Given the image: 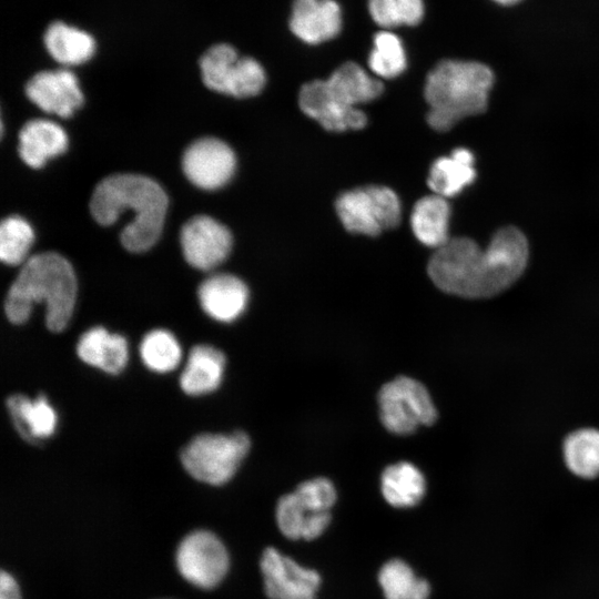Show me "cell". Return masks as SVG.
Masks as SVG:
<instances>
[{
  "mask_svg": "<svg viewBox=\"0 0 599 599\" xmlns=\"http://www.w3.org/2000/svg\"><path fill=\"white\" fill-rule=\"evenodd\" d=\"M529 257L526 236L514 226L498 230L481 248L468 237L450 238L429 258L427 272L443 292L467 297H491L515 283Z\"/></svg>",
  "mask_w": 599,
  "mask_h": 599,
  "instance_id": "6da1fadb",
  "label": "cell"
},
{
  "mask_svg": "<svg viewBox=\"0 0 599 599\" xmlns=\"http://www.w3.org/2000/svg\"><path fill=\"white\" fill-rule=\"evenodd\" d=\"M167 196L152 179L139 174H114L94 189L90 211L102 225H111L123 213L131 220L122 230V245L130 252L149 250L159 240L166 215Z\"/></svg>",
  "mask_w": 599,
  "mask_h": 599,
  "instance_id": "7a4b0ae2",
  "label": "cell"
},
{
  "mask_svg": "<svg viewBox=\"0 0 599 599\" xmlns=\"http://www.w3.org/2000/svg\"><path fill=\"white\" fill-rule=\"evenodd\" d=\"M77 298L74 271L54 252L29 257L6 297L4 312L13 324L24 323L34 304L47 306L45 323L50 331H63L73 313Z\"/></svg>",
  "mask_w": 599,
  "mask_h": 599,
  "instance_id": "3957f363",
  "label": "cell"
},
{
  "mask_svg": "<svg viewBox=\"0 0 599 599\" xmlns=\"http://www.w3.org/2000/svg\"><path fill=\"white\" fill-rule=\"evenodd\" d=\"M383 84L355 62L337 68L328 79L305 83L298 97L302 111L333 132L359 130L367 119L357 105L380 95Z\"/></svg>",
  "mask_w": 599,
  "mask_h": 599,
  "instance_id": "277c9868",
  "label": "cell"
},
{
  "mask_svg": "<svg viewBox=\"0 0 599 599\" xmlns=\"http://www.w3.org/2000/svg\"><path fill=\"white\" fill-rule=\"evenodd\" d=\"M494 73L475 61L443 60L428 73L424 95L429 105L428 124L448 131L466 116L486 111Z\"/></svg>",
  "mask_w": 599,
  "mask_h": 599,
  "instance_id": "5b68a950",
  "label": "cell"
},
{
  "mask_svg": "<svg viewBox=\"0 0 599 599\" xmlns=\"http://www.w3.org/2000/svg\"><path fill=\"white\" fill-rule=\"evenodd\" d=\"M250 449V438L243 432L229 435L201 434L181 451L185 470L195 479L223 485L236 473Z\"/></svg>",
  "mask_w": 599,
  "mask_h": 599,
  "instance_id": "8992f818",
  "label": "cell"
},
{
  "mask_svg": "<svg viewBox=\"0 0 599 599\" xmlns=\"http://www.w3.org/2000/svg\"><path fill=\"white\" fill-rule=\"evenodd\" d=\"M336 212L348 232L368 236L396 227L402 216L396 193L380 185L344 192L336 200Z\"/></svg>",
  "mask_w": 599,
  "mask_h": 599,
  "instance_id": "52a82bcc",
  "label": "cell"
},
{
  "mask_svg": "<svg viewBox=\"0 0 599 599\" xmlns=\"http://www.w3.org/2000/svg\"><path fill=\"white\" fill-rule=\"evenodd\" d=\"M204 84L216 92L235 98L258 94L265 84V72L253 58L240 57L226 43L211 47L200 59Z\"/></svg>",
  "mask_w": 599,
  "mask_h": 599,
  "instance_id": "ba28073f",
  "label": "cell"
},
{
  "mask_svg": "<svg viewBox=\"0 0 599 599\" xmlns=\"http://www.w3.org/2000/svg\"><path fill=\"white\" fill-rule=\"evenodd\" d=\"M378 404L383 425L397 435H408L419 426L432 425L437 417L426 387L406 376L385 384L378 394Z\"/></svg>",
  "mask_w": 599,
  "mask_h": 599,
  "instance_id": "9c48e42d",
  "label": "cell"
},
{
  "mask_svg": "<svg viewBox=\"0 0 599 599\" xmlns=\"http://www.w3.org/2000/svg\"><path fill=\"white\" fill-rule=\"evenodd\" d=\"M229 565L225 546L211 531H193L177 547V569L186 581L197 588L216 587L227 573Z\"/></svg>",
  "mask_w": 599,
  "mask_h": 599,
  "instance_id": "30bf717a",
  "label": "cell"
},
{
  "mask_svg": "<svg viewBox=\"0 0 599 599\" xmlns=\"http://www.w3.org/2000/svg\"><path fill=\"white\" fill-rule=\"evenodd\" d=\"M260 567L270 599H315L321 585L317 571L301 566L273 547L263 551Z\"/></svg>",
  "mask_w": 599,
  "mask_h": 599,
  "instance_id": "8fae6325",
  "label": "cell"
},
{
  "mask_svg": "<svg viewBox=\"0 0 599 599\" xmlns=\"http://www.w3.org/2000/svg\"><path fill=\"white\" fill-rule=\"evenodd\" d=\"M235 166L232 149L215 138L196 140L185 150L182 159L185 176L203 190L224 186L233 176Z\"/></svg>",
  "mask_w": 599,
  "mask_h": 599,
  "instance_id": "7c38bea8",
  "label": "cell"
},
{
  "mask_svg": "<svg viewBox=\"0 0 599 599\" xmlns=\"http://www.w3.org/2000/svg\"><path fill=\"white\" fill-rule=\"evenodd\" d=\"M180 238L186 262L202 271L219 266L232 248V234L229 229L206 215L190 219L183 225Z\"/></svg>",
  "mask_w": 599,
  "mask_h": 599,
  "instance_id": "4fadbf2b",
  "label": "cell"
},
{
  "mask_svg": "<svg viewBox=\"0 0 599 599\" xmlns=\"http://www.w3.org/2000/svg\"><path fill=\"white\" fill-rule=\"evenodd\" d=\"M27 97L41 110L69 118L83 103L77 77L68 70L42 71L26 85Z\"/></svg>",
  "mask_w": 599,
  "mask_h": 599,
  "instance_id": "5bb4252c",
  "label": "cell"
},
{
  "mask_svg": "<svg viewBox=\"0 0 599 599\" xmlns=\"http://www.w3.org/2000/svg\"><path fill=\"white\" fill-rule=\"evenodd\" d=\"M199 301L203 311L215 321L230 323L238 318L248 302L245 283L227 273L207 277L199 287Z\"/></svg>",
  "mask_w": 599,
  "mask_h": 599,
  "instance_id": "9a60e30c",
  "label": "cell"
},
{
  "mask_svg": "<svg viewBox=\"0 0 599 599\" xmlns=\"http://www.w3.org/2000/svg\"><path fill=\"white\" fill-rule=\"evenodd\" d=\"M342 27L341 9L334 0H294L290 28L309 44L333 39Z\"/></svg>",
  "mask_w": 599,
  "mask_h": 599,
  "instance_id": "2e32d148",
  "label": "cell"
},
{
  "mask_svg": "<svg viewBox=\"0 0 599 599\" xmlns=\"http://www.w3.org/2000/svg\"><path fill=\"white\" fill-rule=\"evenodd\" d=\"M275 518L278 529L286 538L313 540L325 531L331 514L315 510L293 491L280 498Z\"/></svg>",
  "mask_w": 599,
  "mask_h": 599,
  "instance_id": "e0dca14e",
  "label": "cell"
},
{
  "mask_svg": "<svg viewBox=\"0 0 599 599\" xmlns=\"http://www.w3.org/2000/svg\"><path fill=\"white\" fill-rule=\"evenodd\" d=\"M68 136L57 123L37 119L27 122L19 133V153L29 166L41 167L49 159L63 153Z\"/></svg>",
  "mask_w": 599,
  "mask_h": 599,
  "instance_id": "ac0fdd59",
  "label": "cell"
},
{
  "mask_svg": "<svg viewBox=\"0 0 599 599\" xmlns=\"http://www.w3.org/2000/svg\"><path fill=\"white\" fill-rule=\"evenodd\" d=\"M77 353L84 363L110 374L120 373L128 362L125 338L103 327L87 331L78 342Z\"/></svg>",
  "mask_w": 599,
  "mask_h": 599,
  "instance_id": "d6986e66",
  "label": "cell"
},
{
  "mask_svg": "<svg viewBox=\"0 0 599 599\" xmlns=\"http://www.w3.org/2000/svg\"><path fill=\"white\" fill-rule=\"evenodd\" d=\"M224 354L210 345L194 346L181 375V388L189 395L197 396L215 390L223 378Z\"/></svg>",
  "mask_w": 599,
  "mask_h": 599,
  "instance_id": "ffe728a7",
  "label": "cell"
},
{
  "mask_svg": "<svg viewBox=\"0 0 599 599\" xmlns=\"http://www.w3.org/2000/svg\"><path fill=\"white\" fill-rule=\"evenodd\" d=\"M7 407L20 435L28 441L50 437L57 426V414L45 396L29 399L24 395L16 394L7 399Z\"/></svg>",
  "mask_w": 599,
  "mask_h": 599,
  "instance_id": "44dd1931",
  "label": "cell"
},
{
  "mask_svg": "<svg viewBox=\"0 0 599 599\" xmlns=\"http://www.w3.org/2000/svg\"><path fill=\"white\" fill-rule=\"evenodd\" d=\"M475 177L473 153L457 148L449 156H441L433 163L427 184L434 194L446 199L460 193Z\"/></svg>",
  "mask_w": 599,
  "mask_h": 599,
  "instance_id": "7402d4cb",
  "label": "cell"
},
{
  "mask_svg": "<svg viewBox=\"0 0 599 599\" xmlns=\"http://www.w3.org/2000/svg\"><path fill=\"white\" fill-rule=\"evenodd\" d=\"M449 216L450 207L445 197L437 194L424 196L413 207V233L420 243L437 250L450 240Z\"/></svg>",
  "mask_w": 599,
  "mask_h": 599,
  "instance_id": "603a6c76",
  "label": "cell"
},
{
  "mask_svg": "<svg viewBox=\"0 0 599 599\" xmlns=\"http://www.w3.org/2000/svg\"><path fill=\"white\" fill-rule=\"evenodd\" d=\"M380 489L385 500L393 507H413L424 497L426 480L415 465L399 461L385 468L380 477Z\"/></svg>",
  "mask_w": 599,
  "mask_h": 599,
  "instance_id": "cb8c5ba5",
  "label": "cell"
},
{
  "mask_svg": "<svg viewBox=\"0 0 599 599\" xmlns=\"http://www.w3.org/2000/svg\"><path fill=\"white\" fill-rule=\"evenodd\" d=\"M44 44L50 55L65 65L81 64L95 51V41L89 33L60 21L49 26Z\"/></svg>",
  "mask_w": 599,
  "mask_h": 599,
  "instance_id": "d4e9b609",
  "label": "cell"
},
{
  "mask_svg": "<svg viewBox=\"0 0 599 599\" xmlns=\"http://www.w3.org/2000/svg\"><path fill=\"white\" fill-rule=\"evenodd\" d=\"M378 582L386 599H428L430 593L427 580L417 577L400 559H392L382 566Z\"/></svg>",
  "mask_w": 599,
  "mask_h": 599,
  "instance_id": "484cf974",
  "label": "cell"
},
{
  "mask_svg": "<svg viewBox=\"0 0 599 599\" xmlns=\"http://www.w3.org/2000/svg\"><path fill=\"white\" fill-rule=\"evenodd\" d=\"M564 458L567 467L582 478H595L599 475V430L595 428L578 429L568 435L564 441Z\"/></svg>",
  "mask_w": 599,
  "mask_h": 599,
  "instance_id": "4316f807",
  "label": "cell"
},
{
  "mask_svg": "<svg viewBox=\"0 0 599 599\" xmlns=\"http://www.w3.org/2000/svg\"><path fill=\"white\" fill-rule=\"evenodd\" d=\"M140 354L148 368L158 373H166L179 365L182 351L171 332L154 329L143 337Z\"/></svg>",
  "mask_w": 599,
  "mask_h": 599,
  "instance_id": "83f0119b",
  "label": "cell"
},
{
  "mask_svg": "<svg viewBox=\"0 0 599 599\" xmlns=\"http://www.w3.org/2000/svg\"><path fill=\"white\" fill-rule=\"evenodd\" d=\"M406 54L400 39L389 32L380 31L374 37V48L368 58L369 69L378 77L392 79L406 69Z\"/></svg>",
  "mask_w": 599,
  "mask_h": 599,
  "instance_id": "f1b7e54d",
  "label": "cell"
},
{
  "mask_svg": "<svg viewBox=\"0 0 599 599\" xmlns=\"http://www.w3.org/2000/svg\"><path fill=\"white\" fill-rule=\"evenodd\" d=\"M34 233L31 225L21 216H9L0 226V257L8 265L26 261L32 246Z\"/></svg>",
  "mask_w": 599,
  "mask_h": 599,
  "instance_id": "f546056e",
  "label": "cell"
},
{
  "mask_svg": "<svg viewBox=\"0 0 599 599\" xmlns=\"http://www.w3.org/2000/svg\"><path fill=\"white\" fill-rule=\"evenodd\" d=\"M295 493L317 511L329 512L336 500L333 483L325 477H317L298 485Z\"/></svg>",
  "mask_w": 599,
  "mask_h": 599,
  "instance_id": "4dcf8cb0",
  "label": "cell"
},
{
  "mask_svg": "<svg viewBox=\"0 0 599 599\" xmlns=\"http://www.w3.org/2000/svg\"><path fill=\"white\" fill-rule=\"evenodd\" d=\"M368 10L373 20L383 28L402 24L397 0H368Z\"/></svg>",
  "mask_w": 599,
  "mask_h": 599,
  "instance_id": "1f68e13d",
  "label": "cell"
},
{
  "mask_svg": "<svg viewBox=\"0 0 599 599\" xmlns=\"http://www.w3.org/2000/svg\"><path fill=\"white\" fill-rule=\"evenodd\" d=\"M402 24L416 26L424 16L423 0H397Z\"/></svg>",
  "mask_w": 599,
  "mask_h": 599,
  "instance_id": "d6a6232c",
  "label": "cell"
},
{
  "mask_svg": "<svg viewBox=\"0 0 599 599\" xmlns=\"http://www.w3.org/2000/svg\"><path fill=\"white\" fill-rule=\"evenodd\" d=\"M0 599H21L16 579L4 570L0 573Z\"/></svg>",
  "mask_w": 599,
  "mask_h": 599,
  "instance_id": "836d02e7",
  "label": "cell"
},
{
  "mask_svg": "<svg viewBox=\"0 0 599 599\" xmlns=\"http://www.w3.org/2000/svg\"><path fill=\"white\" fill-rule=\"evenodd\" d=\"M500 4H506V6H509V4H514V3H517L518 1L520 0H494Z\"/></svg>",
  "mask_w": 599,
  "mask_h": 599,
  "instance_id": "e575fe53",
  "label": "cell"
}]
</instances>
